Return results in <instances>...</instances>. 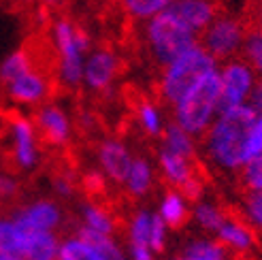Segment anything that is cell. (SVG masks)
Segmentation results:
<instances>
[{"label": "cell", "mask_w": 262, "mask_h": 260, "mask_svg": "<svg viewBox=\"0 0 262 260\" xmlns=\"http://www.w3.org/2000/svg\"><path fill=\"white\" fill-rule=\"evenodd\" d=\"M154 186H156V168H154L151 160L147 156H135L122 188L126 190L130 199L139 201V199L149 197Z\"/></svg>", "instance_id": "e0dca14e"}, {"label": "cell", "mask_w": 262, "mask_h": 260, "mask_svg": "<svg viewBox=\"0 0 262 260\" xmlns=\"http://www.w3.org/2000/svg\"><path fill=\"white\" fill-rule=\"evenodd\" d=\"M11 218L26 232H58L64 226V209L56 199H34L15 207Z\"/></svg>", "instance_id": "9c48e42d"}, {"label": "cell", "mask_w": 262, "mask_h": 260, "mask_svg": "<svg viewBox=\"0 0 262 260\" xmlns=\"http://www.w3.org/2000/svg\"><path fill=\"white\" fill-rule=\"evenodd\" d=\"M128 260H158L149 248H139V245H126Z\"/></svg>", "instance_id": "74e56055"}, {"label": "cell", "mask_w": 262, "mask_h": 260, "mask_svg": "<svg viewBox=\"0 0 262 260\" xmlns=\"http://www.w3.org/2000/svg\"><path fill=\"white\" fill-rule=\"evenodd\" d=\"M160 149H166L171 154L183 156V158L196 160V139L190 137L186 130H181L177 124L168 122L164 133L160 137Z\"/></svg>", "instance_id": "603a6c76"}, {"label": "cell", "mask_w": 262, "mask_h": 260, "mask_svg": "<svg viewBox=\"0 0 262 260\" xmlns=\"http://www.w3.org/2000/svg\"><path fill=\"white\" fill-rule=\"evenodd\" d=\"M0 260H21L19 256H0Z\"/></svg>", "instance_id": "b9f144b4"}, {"label": "cell", "mask_w": 262, "mask_h": 260, "mask_svg": "<svg viewBox=\"0 0 262 260\" xmlns=\"http://www.w3.org/2000/svg\"><path fill=\"white\" fill-rule=\"evenodd\" d=\"M51 43L58 60V79L62 88L79 90L83 85L85 58L92 51V41L83 28L73 19L58 15L51 21Z\"/></svg>", "instance_id": "7a4b0ae2"}, {"label": "cell", "mask_w": 262, "mask_h": 260, "mask_svg": "<svg viewBox=\"0 0 262 260\" xmlns=\"http://www.w3.org/2000/svg\"><path fill=\"white\" fill-rule=\"evenodd\" d=\"M226 211H224V207H220L217 203L213 201H196L194 207H192V220H194V224L199 226L201 230L205 232H211V235H215L217 228L224 224V220H226Z\"/></svg>", "instance_id": "484cf974"}, {"label": "cell", "mask_w": 262, "mask_h": 260, "mask_svg": "<svg viewBox=\"0 0 262 260\" xmlns=\"http://www.w3.org/2000/svg\"><path fill=\"white\" fill-rule=\"evenodd\" d=\"M258 118V113L250 105H241L220 113L203 135V151L207 160L222 173L241 171L247 162V137Z\"/></svg>", "instance_id": "6da1fadb"}, {"label": "cell", "mask_w": 262, "mask_h": 260, "mask_svg": "<svg viewBox=\"0 0 262 260\" xmlns=\"http://www.w3.org/2000/svg\"><path fill=\"white\" fill-rule=\"evenodd\" d=\"M166 245H168V228H166V224L160 220V215L154 211L151 235H149V248H151V252H154L156 256H160V254H164Z\"/></svg>", "instance_id": "1f68e13d"}, {"label": "cell", "mask_w": 262, "mask_h": 260, "mask_svg": "<svg viewBox=\"0 0 262 260\" xmlns=\"http://www.w3.org/2000/svg\"><path fill=\"white\" fill-rule=\"evenodd\" d=\"M237 179H239V186L245 192L262 190V151L256 154L254 158H250L241 166V171L237 173Z\"/></svg>", "instance_id": "f546056e"}, {"label": "cell", "mask_w": 262, "mask_h": 260, "mask_svg": "<svg viewBox=\"0 0 262 260\" xmlns=\"http://www.w3.org/2000/svg\"><path fill=\"white\" fill-rule=\"evenodd\" d=\"M243 220L254 230H262V190L245 192V197H243Z\"/></svg>", "instance_id": "4dcf8cb0"}, {"label": "cell", "mask_w": 262, "mask_h": 260, "mask_svg": "<svg viewBox=\"0 0 262 260\" xmlns=\"http://www.w3.org/2000/svg\"><path fill=\"white\" fill-rule=\"evenodd\" d=\"M143 43L151 62L162 71L183 51L199 43V36L186 24H181L171 11H164L143 24Z\"/></svg>", "instance_id": "5b68a950"}, {"label": "cell", "mask_w": 262, "mask_h": 260, "mask_svg": "<svg viewBox=\"0 0 262 260\" xmlns=\"http://www.w3.org/2000/svg\"><path fill=\"white\" fill-rule=\"evenodd\" d=\"M220 79H222L220 113H224L228 109L245 105V100L252 94L256 75L241 58H232L220 67Z\"/></svg>", "instance_id": "ba28073f"}, {"label": "cell", "mask_w": 262, "mask_h": 260, "mask_svg": "<svg viewBox=\"0 0 262 260\" xmlns=\"http://www.w3.org/2000/svg\"><path fill=\"white\" fill-rule=\"evenodd\" d=\"M156 213L160 215V220L166 224L168 230H179L186 226L188 220L192 218V207H190V201L183 197L179 190L168 188L160 197Z\"/></svg>", "instance_id": "ac0fdd59"}, {"label": "cell", "mask_w": 262, "mask_h": 260, "mask_svg": "<svg viewBox=\"0 0 262 260\" xmlns=\"http://www.w3.org/2000/svg\"><path fill=\"white\" fill-rule=\"evenodd\" d=\"M245 26H258L262 28V3H245V15L241 17Z\"/></svg>", "instance_id": "8d00e7d4"}, {"label": "cell", "mask_w": 262, "mask_h": 260, "mask_svg": "<svg viewBox=\"0 0 262 260\" xmlns=\"http://www.w3.org/2000/svg\"><path fill=\"white\" fill-rule=\"evenodd\" d=\"M171 3L173 0H120V7L130 19L145 24L164 13L171 7Z\"/></svg>", "instance_id": "83f0119b"}, {"label": "cell", "mask_w": 262, "mask_h": 260, "mask_svg": "<svg viewBox=\"0 0 262 260\" xmlns=\"http://www.w3.org/2000/svg\"><path fill=\"white\" fill-rule=\"evenodd\" d=\"M19 179L13 173H0V203H11L19 194Z\"/></svg>", "instance_id": "836d02e7"}, {"label": "cell", "mask_w": 262, "mask_h": 260, "mask_svg": "<svg viewBox=\"0 0 262 260\" xmlns=\"http://www.w3.org/2000/svg\"><path fill=\"white\" fill-rule=\"evenodd\" d=\"M100 245V250L104 254L107 260H128V254H126V248L122 243H117V239H102V241H94Z\"/></svg>", "instance_id": "d590c367"}, {"label": "cell", "mask_w": 262, "mask_h": 260, "mask_svg": "<svg viewBox=\"0 0 262 260\" xmlns=\"http://www.w3.org/2000/svg\"><path fill=\"white\" fill-rule=\"evenodd\" d=\"M239 58L254 71V75L262 77V28L245 26V36H243Z\"/></svg>", "instance_id": "4316f807"}, {"label": "cell", "mask_w": 262, "mask_h": 260, "mask_svg": "<svg viewBox=\"0 0 262 260\" xmlns=\"http://www.w3.org/2000/svg\"><path fill=\"white\" fill-rule=\"evenodd\" d=\"M60 243L62 239L58 232H28L21 260H58Z\"/></svg>", "instance_id": "d6986e66"}, {"label": "cell", "mask_w": 262, "mask_h": 260, "mask_svg": "<svg viewBox=\"0 0 262 260\" xmlns=\"http://www.w3.org/2000/svg\"><path fill=\"white\" fill-rule=\"evenodd\" d=\"M213 239L228 254H247V252H252L256 245L254 228L247 224L243 218H234V215H226L224 224L217 228Z\"/></svg>", "instance_id": "2e32d148"}, {"label": "cell", "mask_w": 262, "mask_h": 260, "mask_svg": "<svg viewBox=\"0 0 262 260\" xmlns=\"http://www.w3.org/2000/svg\"><path fill=\"white\" fill-rule=\"evenodd\" d=\"M51 190H54V194L58 199H73L75 192H77V181L69 175V173H58L54 175V179H51Z\"/></svg>", "instance_id": "d6a6232c"}, {"label": "cell", "mask_w": 262, "mask_h": 260, "mask_svg": "<svg viewBox=\"0 0 262 260\" xmlns=\"http://www.w3.org/2000/svg\"><path fill=\"white\" fill-rule=\"evenodd\" d=\"M58 260H107V258H104L98 243L88 241L79 235H71L62 239Z\"/></svg>", "instance_id": "cb8c5ba5"}, {"label": "cell", "mask_w": 262, "mask_h": 260, "mask_svg": "<svg viewBox=\"0 0 262 260\" xmlns=\"http://www.w3.org/2000/svg\"><path fill=\"white\" fill-rule=\"evenodd\" d=\"M135 160V154L122 139L107 137L96 145V166L104 181H111L115 186H122L130 171V164Z\"/></svg>", "instance_id": "7c38bea8"}, {"label": "cell", "mask_w": 262, "mask_h": 260, "mask_svg": "<svg viewBox=\"0 0 262 260\" xmlns=\"http://www.w3.org/2000/svg\"><path fill=\"white\" fill-rule=\"evenodd\" d=\"M168 260H228V252L211 237H194Z\"/></svg>", "instance_id": "ffe728a7"}, {"label": "cell", "mask_w": 262, "mask_h": 260, "mask_svg": "<svg viewBox=\"0 0 262 260\" xmlns=\"http://www.w3.org/2000/svg\"><path fill=\"white\" fill-rule=\"evenodd\" d=\"M220 94L222 79L220 69L205 75L190 92L173 107V124L194 139H203V135L220 115Z\"/></svg>", "instance_id": "3957f363"}, {"label": "cell", "mask_w": 262, "mask_h": 260, "mask_svg": "<svg viewBox=\"0 0 262 260\" xmlns=\"http://www.w3.org/2000/svg\"><path fill=\"white\" fill-rule=\"evenodd\" d=\"M34 128L38 139L51 147H67L73 141V120L56 102H45L36 109Z\"/></svg>", "instance_id": "4fadbf2b"}, {"label": "cell", "mask_w": 262, "mask_h": 260, "mask_svg": "<svg viewBox=\"0 0 262 260\" xmlns=\"http://www.w3.org/2000/svg\"><path fill=\"white\" fill-rule=\"evenodd\" d=\"M217 69L220 64L196 43L194 47L183 51L177 60H173L168 67L160 71V77H158L160 102L173 109L205 75L213 73Z\"/></svg>", "instance_id": "277c9868"}, {"label": "cell", "mask_w": 262, "mask_h": 260, "mask_svg": "<svg viewBox=\"0 0 262 260\" xmlns=\"http://www.w3.org/2000/svg\"><path fill=\"white\" fill-rule=\"evenodd\" d=\"M17 3H21V5H36L38 0H17Z\"/></svg>", "instance_id": "60d3db41"}, {"label": "cell", "mask_w": 262, "mask_h": 260, "mask_svg": "<svg viewBox=\"0 0 262 260\" xmlns=\"http://www.w3.org/2000/svg\"><path fill=\"white\" fill-rule=\"evenodd\" d=\"M117 230V220L104 205L85 201L79 205V224L77 232L88 241H102V239H113Z\"/></svg>", "instance_id": "5bb4252c"}, {"label": "cell", "mask_w": 262, "mask_h": 260, "mask_svg": "<svg viewBox=\"0 0 262 260\" xmlns=\"http://www.w3.org/2000/svg\"><path fill=\"white\" fill-rule=\"evenodd\" d=\"M26 232L11 215H0V256H19L24 252Z\"/></svg>", "instance_id": "d4e9b609"}, {"label": "cell", "mask_w": 262, "mask_h": 260, "mask_svg": "<svg viewBox=\"0 0 262 260\" xmlns=\"http://www.w3.org/2000/svg\"><path fill=\"white\" fill-rule=\"evenodd\" d=\"M245 36V24L241 17H234L232 13L222 9L215 19L199 34V45L211 56L217 64L239 58L241 45Z\"/></svg>", "instance_id": "8992f818"}, {"label": "cell", "mask_w": 262, "mask_h": 260, "mask_svg": "<svg viewBox=\"0 0 262 260\" xmlns=\"http://www.w3.org/2000/svg\"><path fill=\"white\" fill-rule=\"evenodd\" d=\"M250 107L260 115L262 113V77H258V79L254 81V88H252V94H250Z\"/></svg>", "instance_id": "f35d334b"}, {"label": "cell", "mask_w": 262, "mask_h": 260, "mask_svg": "<svg viewBox=\"0 0 262 260\" xmlns=\"http://www.w3.org/2000/svg\"><path fill=\"white\" fill-rule=\"evenodd\" d=\"M77 124H79V128L85 130V133H92V130L98 126V120H96V115H94V113L81 111V113H79V120H77Z\"/></svg>", "instance_id": "ab89813d"}, {"label": "cell", "mask_w": 262, "mask_h": 260, "mask_svg": "<svg viewBox=\"0 0 262 260\" xmlns=\"http://www.w3.org/2000/svg\"><path fill=\"white\" fill-rule=\"evenodd\" d=\"M79 3H90V0H79Z\"/></svg>", "instance_id": "ee69618b"}, {"label": "cell", "mask_w": 262, "mask_h": 260, "mask_svg": "<svg viewBox=\"0 0 262 260\" xmlns=\"http://www.w3.org/2000/svg\"><path fill=\"white\" fill-rule=\"evenodd\" d=\"M151 222H154V211L145 209V207H139V209H135L133 213H130L128 222H126V245L149 248Z\"/></svg>", "instance_id": "7402d4cb"}, {"label": "cell", "mask_w": 262, "mask_h": 260, "mask_svg": "<svg viewBox=\"0 0 262 260\" xmlns=\"http://www.w3.org/2000/svg\"><path fill=\"white\" fill-rule=\"evenodd\" d=\"M250 3H262V0H250Z\"/></svg>", "instance_id": "7bdbcfd3"}, {"label": "cell", "mask_w": 262, "mask_h": 260, "mask_svg": "<svg viewBox=\"0 0 262 260\" xmlns=\"http://www.w3.org/2000/svg\"><path fill=\"white\" fill-rule=\"evenodd\" d=\"M262 151V113L256 118L252 130H250V137H247V145H245V154H247V160L254 158L256 154Z\"/></svg>", "instance_id": "e575fe53"}, {"label": "cell", "mask_w": 262, "mask_h": 260, "mask_svg": "<svg viewBox=\"0 0 262 260\" xmlns=\"http://www.w3.org/2000/svg\"><path fill=\"white\" fill-rule=\"evenodd\" d=\"M9 151L13 166L24 173H30L41 164V139L34 122L24 115H13L9 120Z\"/></svg>", "instance_id": "52a82bcc"}, {"label": "cell", "mask_w": 262, "mask_h": 260, "mask_svg": "<svg viewBox=\"0 0 262 260\" xmlns=\"http://www.w3.org/2000/svg\"><path fill=\"white\" fill-rule=\"evenodd\" d=\"M51 90H54V85H51L49 77L36 64L26 69L24 73H19L15 79L5 85V92L11 102H15V105H28V107L45 105L47 98L51 96Z\"/></svg>", "instance_id": "8fae6325"}, {"label": "cell", "mask_w": 262, "mask_h": 260, "mask_svg": "<svg viewBox=\"0 0 262 260\" xmlns=\"http://www.w3.org/2000/svg\"><path fill=\"white\" fill-rule=\"evenodd\" d=\"M222 9L224 7L220 0H173L166 11H171L181 24H186L199 36Z\"/></svg>", "instance_id": "9a60e30c"}, {"label": "cell", "mask_w": 262, "mask_h": 260, "mask_svg": "<svg viewBox=\"0 0 262 260\" xmlns=\"http://www.w3.org/2000/svg\"><path fill=\"white\" fill-rule=\"evenodd\" d=\"M30 67H34V58L30 56V51H26V49L11 51V54L0 62V83L7 85L9 81L15 79L19 73H24Z\"/></svg>", "instance_id": "f1b7e54d"}, {"label": "cell", "mask_w": 262, "mask_h": 260, "mask_svg": "<svg viewBox=\"0 0 262 260\" xmlns=\"http://www.w3.org/2000/svg\"><path fill=\"white\" fill-rule=\"evenodd\" d=\"M137 124H139L141 133L145 135V137L160 139L162 133H164V128H166L162 107L156 100L143 98L139 105H137Z\"/></svg>", "instance_id": "44dd1931"}, {"label": "cell", "mask_w": 262, "mask_h": 260, "mask_svg": "<svg viewBox=\"0 0 262 260\" xmlns=\"http://www.w3.org/2000/svg\"><path fill=\"white\" fill-rule=\"evenodd\" d=\"M120 73V58L109 47H94L85 58L83 90L92 94H107Z\"/></svg>", "instance_id": "30bf717a"}]
</instances>
